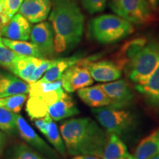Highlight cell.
Returning <instances> with one entry per match:
<instances>
[{
  "instance_id": "cb8c5ba5",
  "label": "cell",
  "mask_w": 159,
  "mask_h": 159,
  "mask_svg": "<svg viewBox=\"0 0 159 159\" xmlns=\"http://www.w3.org/2000/svg\"><path fill=\"white\" fill-rule=\"evenodd\" d=\"M26 111L32 119L43 118L48 114V105L40 96L30 97Z\"/></svg>"
},
{
  "instance_id": "9c48e42d",
  "label": "cell",
  "mask_w": 159,
  "mask_h": 159,
  "mask_svg": "<svg viewBox=\"0 0 159 159\" xmlns=\"http://www.w3.org/2000/svg\"><path fill=\"white\" fill-rule=\"evenodd\" d=\"M94 59H82V63L88 69L93 80L97 82H113L122 76V69L114 61H100L94 62Z\"/></svg>"
},
{
  "instance_id": "7c38bea8",
  "label": "cell",
  "mask_w": 159,
  "mask_h": 159,
  "mask_svg": "<svg viewBox=\"0 0 159 159\" xmlns=\"http://www.w3.org/2000/svg\"><path fill=\"white\" fill-rule=\"evenodd\" d=\"M30 22L19 13L15 14L0 29V35L13 41H27L30 37Z\"/></svg>"
},
{
  "instance_id": "52a82bcc",
  "label": "cell",
  "mask_w": 159,
  "mask_h": 159,
  "mask_svg": "<svg viewBox=\"0 0 159 159\" xmlns=\"http://www.w3.org/2000/svg\"><path fill=\"white\" fill-rule=\"evenodd\" d=\"M61 80L63 89L69 93L85 88L94 83V80L88 69L82 63V59L66 69L61 77Z\"/></svg>"
},
{
  "instance_id": "ffe728a7",
  "label": "cell",
  "mask_w": 159,
  "mask_h": 159,
  "mask_svg": "<svg viewBox=\"0 0 159 159\" xmlns=\"http://www.w3.org/2000/svg\"><path fill=\"white\" fill-rule=\"evenodd\" d=\"M81 58L80 55H73L66 58H59L55 60V63L43 75V77L39 80L41 82L50 83L61 80V77L66 69L71 66L76 64Z\"/></svg>"
},
{
  "instance_id": "4316f807",
  "label": "cell",
  "mask_w": 159,
  "mask_h": 159,
  "mask_svg": "<svg viewBox=\"0 0 159 159\" xmlns=\"http://www.w3.org/2000/svg\"><path fill=\"white\" fill-rule=\"evenodd\" d=\"M29 84L30 97L39 96V95L45 94V93L49 92V91L62 88V82H61V80L50 83L41 82V81L38 80L36 82L30 83Z\"/></svg>"
},
{
  "instance_id": "30bf717a",
  "label": "cell",
  "mask_w": 159,
  "mask_h": 159,
  "mask_svg": "<svg viewBox=\"0 0 159 159\" xmlns=\"http://www.w3.org/2000/svg\"><path fill=\"white\" fill-rule=\"evenodd\" d=\"M30 38L32 43L39 48L43 57L54 55L55 36L51 24L42 21L33 26Z\"/></svg>"
},
{
  "instance_id": "f1b7e54d",
  "label": "cell",
  "mask_w": 159,
  "mask_h": 159,
  "mask_svg": "<svg viewBox=\"0 0 159 159\" xmlns=\"http://www.w3.org/2000/svg\"><path fill=\"white\" fill-rule=\"evenodd\" d=\"M21 56L4 44L0 35V66L12 71L16 61Z\"/></svg>"
},
{
  "instance_id": "ba28073f",
  "label": "cell",
  "mask_w": 159,
  "mask_h": 159,
  "mask_svg": "<svg viewBox=\"0 0 159 159\" xmlns=\"http://www.w3.org/2000/svg\"><path fill=\"white\" fill-rule=\"evenodd\" d=\"M99 85L111 100V107L123 109L130 105L134 101V93L128 83L125 80H119Z\"/></svg>"
},
{
  "instance_id": "83f0119b",
  "label": "cell",
  "mask_w": 159,
  "mask_h": 159,
  "mask_svg": "<svg viewBox=\"0 0 159 159\" xmlns=\"http://www.w3.org/2000/svg\"><path fill=\"white\" fill-rule=\"evenodd\" d=\"M44 136L48 139L49 143L56 149L57 152L64 156L66 153V147L64 142H63L62 137L59 134L56 124L53 122L52 120L49 123V128L47 129V133H46Z\"/></svg>"
},
{
  "instance_id": "d6986e66",
  "label": "cell",
  "mask_w": 159,
  "mask_h": 159,
  "mask_svg": "<svg viewBox=\"0 0 159 159\" xmlns=\"http://www.w3.org/2000/svg\"><path fill=\"white\" fill-rule=\"evenodd\" d=\"M159 152V128L143 139L128 159H150Z\"/></svg>"
},
{
  "instance_id": "7402d4cb",
  "label": "cell",
  "mask_w": 159,
  "mask_h": 159,
  "mask_svg": "<svg viewBox=\"0 0 159 159\" xmlns=\"http://www.w3.org/2000/svg\"><path fill=\"white\" fill-rule=\"evenodd\" d=\"M130 156L127 146L115 134L108 137L102 156V159H128Z\"/></svg>"
},
{
  "instance_id": "836d02e7",
  "label": "cell",
  "mask_w": 159,
  "mask_h": 159,
  "mask_svg": "<svg viewBox=\"0 0 159 159\" xmlns=\"http://www.w3.org/2000/svg\"><path fill=\"white\" fill-rule=\"evenodd\" d=\"M51 118L49 116V115L47 114V116L43 117V118L35 119V125L43 135H45V134L47 131V129L49 128V123L51 122Z\"/></svg>"
},
{
  "instance_id": "7a4b0ae2",
  "label": "cell",
  "mask_w": 159,
  "mask_h": 159,
  "mask_svg": "<svg viewBox=\"0 0 159 159\" xmlns=\"http://www.w3.org/2000/svg\"><path fill=\"white\" fill-rule=\"evenodd\" d=\"M60 130L66 148L71 156L89 155L102 158L108 137L93 119H69L61 125Z\"/></svg>"
},
{
  "instance_id": "8fae6325",
  "label": "cell",
  "mask_w": 159,
  "mask_h": 159,
  "mask_svg": "<svg viewBox=\"0 0 159 159\" xmlns=\"http://www.w3.org/2000/svg\"><path fill=\"white\" fill-rule=\"evenodd\" d=\"M16 127L17 132L26 142L42 152L43 154L48 156L49 158L52 159L57 158V156L55 151L52 149L35 132V130L30 126L28 123L26 122L25 119L21 115L18 114H16Z\"/></svg>"
},
{
  "instance_id": "4dcf8cb0",
  "label": "cell",
  "mask_w": 159,
  "mask_h": 159,
  "mask_svg": "<svg viewBox=\"0 0 159 159\" xmlns=\"http://www.w3.org/2000/svg\"><path fill=\"white\" fill-rule=\"evenodd\" d=\"M83 7L89 13L94 14L104 11L107 0H80Z\"/></svg>"
},
{
  "instance_id": "d6a6232c",
  "label": "cell",
  "mask_w": 159,
  "mask_h": 159,
  "mask_svg": "<svg viewBox=\"0 0 159 159\" xmlns=\"http://www.w3.org/2000/svg\"><path fill=\"white\" fill-rule=\"evenodd\" d=\"M24 0H5V4L10 18L13 16L19 11Z\"/></svg>"
},
{
  "instance_id": "e0dca14e",
  "label": "cell",
  "mask_w": 159,
  "mask_h": 159,
  "mask_svg": "<svg viewBox=\"0 0 159 159\" xmlns=\"http://www.w3.org/2000/svg\"><path fill=\"white\" fill-rule=\"evenodd\" d=\"M135 88L150 106L159 110V64L146 82Z\"/></svg>"
},
{
  "instance_id": "1f68e13d",
  "label": "cell",
  "mask_w": 159,
  "mask_h": 159,
  "mask_svg": "<svg viewBox=\"0 0 159 159\" xmlns=\"http://www.w3.org/2000/svg\"><path fill=\"white\" fill-rule=\"evenodd\" d=\"M54 63L55 60L43 59L41 64L35 69L33 75H32L30 80L29 83H34L36 82L38 80H39L40 78L43 76V75H44L46 71L48 70L54 64Z\"/></svg>"
},
{
  "instance_id": "3957f363",
  "label": "cell",
  "mask_w": 159,
  "mask_h": 159,
  "mask_svg": "<svg viewBox=\"0 0 159 159\" xmlns=\"http://www.w3.org/2000/svg\"><path fill=\"white\" fill-rule=\"evenodd\" d=\"M134 30L129 21L112 14L99 16L91 20L89 32L93 39L100 43H112L128 37Z\"/></svg>"
},
{
  "instance_id": "2e32d148",
  "label": "cell",
  "mask_w": 159,
  "mask_h": 159,
  "mask_svg": "<svg viewBox=\"0 0 159 159\" xmlns=\"http://www.w3.org/2000/svg\"><path fill=\"white\" fill-rule=\"evenodd\" d=\"M78 114L79 110L73 99L65 92L58 100L48 107V115L52 120L60 121Z\"/></svg>"
},
{
  "instance_id": "277c9868",
  "label": "cell",
  "mask_w": 159,
  "mask_h": 159,
  "mask_svg": "<svg viewBox=\"0 0 159 159\" xmlns=\"http://www.w3.org/2000/svg\"><path fill=\"white\" fill-rule=\"evenodd\" d=\"M159 64V40L146 43L131 62L124 69L128 78L136 84L148 80Z\"/></svg>"
},
{
  "instance_id": "d4e9b609",
  "label": "cell",
  "mask_w": 159,
  "mask_h": 159,
  "mask_svg": "<svg viewBox=\"0 0 159 159\" xmlns=\"http://www.w3.org/2000/svg\"><path fill=\"white\" fill-rule=\"evenodd\" d=\"M7 159H45L41 155L25 144L13 146L7 154Z\"/></svg>"
},
{
  "instance_id": "ac0fdd59",
  "label": "cell",
  "mask_w": 159,
  "mask_h": 159,
  "mask_svg": "<svg viewBox=\"0 0 159 159\" xmlns=\"http://www.w3.org/2000/svg\"><path fill=\"white\" fill-rule=\"evenodd\" d=\"M77 94L83 102L91 108H97L111 105V100L99 85L79 89Z\"/></svg>"
},
{
  "instance_id": "484cf974",
  "label": "cell",
  "mask_w": 159,
  "mask_h": 159,
  "mask_svg": "<svg viewBox=\"0 0 159 159\" xmlns=\"http://www.w3.org/2000/svg\"><path fill=\"white\" fill-rule=\"evenodd\" d=\"M27 94H17L0 98V108L19 114L27 99Z\"/></svg>"
},
{
  "instance_id": "8d00e7d4",
  "label": "cell",
  "mask_w": 159,
  "mask_h": 159,
  "mask_svg": "<svg viewBox=\"0 0 159 159\" xmlns=\"http://www.w3.org/2000/svg\"><path fill=\"white\" fill-rule=\"evenodd\" d=\"M72 159H100V158L97 156H89V155H78L75 156Z\"/></svg>"
},
{
  "instance_id": "44dd1931",
  "label": "cell",
  "mask_w": 159,
  "mask_h": 159,
  "mask_svg": "<svg viewBox=\"0 0 159 159\" xmlns=\"http://www.w3.org/2000/svg\"><path fill=\"white\" fill-rule=\"evenodd\" d=\"M43 60L39 57L21 55L13 65L12 72L21 80L29 83L35 69L41 64Z\"/></svg>"
},
{
  "instance_id": "f546056e",
  "label": "cell",
  "mask_w": 159,
  "mask_h": 159,
  "mask_svg": "<svg viewBox=\"0 0 159 159\" xmlns=\"http://www.w3.org/2000/svg\"><path fill=\"white\" fill-rule=\"evenodd\" d=\"M16 114L0 108V130L11 134L17 132Z\"/></svg>"
},
{
  "instance_id": "74e56055",
  "label": "cell",
  "mask_w": 159,
  "mask_h": 159,
  "mask_svg": "<svg viewBox=\"0 0 159 159\" xmlns=\"http://www.w3.org/2000/svg\"><path fill=\"white\" fill-rule=\"evenodd\" d=\"M149 4H150L151 8L152 10H156L158 6L159 0H148Z\"/></svg>"
},
{
  "instance_id": "f35d334b",
  "label": "cell",
  "mask_w": 159,
  "mask_h": 159,
  "mask_svg": "<svg viewBox=\"0 0 159 159\" xmlns=\"http://www.w3.org/2000/svg\"><path fill=\"white\" fill-rule=\"evenodd\" d=\"M150 159H159V152L157 154L155 155V156H152V158H150Z\"/></svg>"
},
{
  "instance_id": "603a6c76",
  "label": "cell",
  "mask_w": 159,
  "mask_h": 159,
  "mask_svg": "<svg viewBox=\"0 0 159 159\" xmlns=\"http://www.w3.org/2000/svg\"><path fill=\"white\" fill-rule=\"evenodd\" d=\"M2 41L4 44L17 54L24 55V56L44 58L42 53L40 52L39 48L34 43L27 42L25 41H13V40L6 39V38H2Z\"/></svg>"
},
{
  "instance_id": "5bb4252c",
  "label": "cell",
  "mask_w": 159,
  "mask_h": 159,
  "mask_svg": "<svg viewBox=\"0 0 159 159\" xmlns=\"http://www.w3.org/2000/svg\"><path fill=\"white\" fill-rule=\"evenodd\" d=\"M147 43L148 40L144 37L136 38L126 41L116 53L114 62L121 69H124L144 48Z\"/></svg>"
},
{
  "instance_id": "4fadbf2b",
  "label": "cell",
  "mask_w": 159,
  "mask_h": 159,
  "mask_svg": "<svg viewBox=\"0 0 159 159\" xmlns=\"http://www.w3.org/2000/svg\"><path fill=\"white\" fill-rule=\"evenodd\" d=\"M50 0H24L19 13L31 23L42 22L51 11Z\"/></svg>"
},
{
  "instance_id": "d590c367",
  "label": "cell",
  "mask_w": 159,
  "mask_h": 159,
  "mask_svg": "<svg viewBox=\"0 0 159 159\" xmlns=\"http://www.w3.org/2000/svg\"><path fill=\"white\" fill-rule=\"evenodd\" d=\"M6 144V138L5 135L2 132L0 131V158H1L2 155L3 153L4 149H5Z\"/></svg>"
},
{
  "instance_id": "6da1fadb",
  "label": "cell",
  "mask_w": 159,
  "mask_h": 159,
  "mask_svg": "<svg viewBox=\"0 0 159 159\" xmlns=\"http://www.w3.org/2000/svg\"><path fill=\"white\" fill-rule=\"evenodd\" d=\"M49 21L54 32L55 52L76 47L83 36L84 16L75 0H53Z\"/></svg>"
},
{
  "instance_id": "9a60e30c",
  "label": "cell",
  "mask_w": 159,
  "mask_h": 159,
  "mask_svg": "<svg viewBox=\"0 0 159 159\" xmlns=\"http://www.w3.org/2000/svg\"><path fill=\"white\" fill-rule=\"evenodd\" d=\"M30 84L9 73L0 72V98L29 93Z\"/></svg>"
},
{
  "instance_id": "e575fe53",
  "label": "cell",
  "mask_w": 159,
  "mask_h": 159,
  "mask_svg": "<svg viewBox=\"0 0 159 159\" xmlns=\"http://www.w3.org/2000/svg\"><path fill=\"white\" fill-rule=\"evenodd\" d=\"M11 20L7 9H6L5 0H0V29H2Z\"/></svg>"
},
{
  "instance_id": "5b68a950",
  "label": "cell",
  "mask_w": 159,
  "mask_h": 159,
  "mask_svg": "<svg viewBox=\"0 0 159 159\" xmlns=\"http://www.w3.org/2000/svg\"><path fill=\"white\" fill-rule=\"evenodd\" d=\"M92 114L109 135L122 136L130 132L134 125V117L124 109L111 106L92 109Z\"/></svg>"
},
{
  "instance_id": "8992f818",
  "label": "cell",
  "mask_w": 159,
  "mask_h": 159,
  "mask_svg": "<svg viewBox=\"0 0 159 159\" xmlns=\"http://www.w3.org/2000/svg\"><path fill=\"white\" fill-rule=\"evenodd\" d=\"M109 5L115 13L130 23L143 25L152 18L148 0H110Z\"/></svg>"
}]
</instances>
